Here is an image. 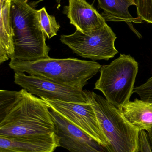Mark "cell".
<instances>
[{"label":"cell","mask_w":152,"mask_h":152,"mask_svg":"<svg viewBox=\"0 0 152 152\" xmlns=\"http://www.w3.org/2000/svg\"><path fill=\"white\" fill-rule=\"evenodd\" d=\"M12 0H1V5H3L6 2H11Z\"/></svg>","instance_id":"obj_19"},{"label":"cell","mask_w":152,"mask_h":152,"mask_svg":"<svg viewBox=\"0 0 152 152\" xmlns=\"http://www.w3.org/2000/svg\"><path fill=\"white\" fill-rule=\"evenodd\" d=\"M50 113L60 146L70 152H107L103 146L60 114L50 108Z\"/></svg>","instance_id":"obj_9"},{"label":"cell","mask_w":152,"mask_h":152,"mask_svg":"<svg viewBox=\"0 0 152 152\" xmlns=\"http://www.w3.org/2000/svg\"><path fill=\"white\" fill-rule=\"evenodd\" d=\"M11 2L1 5L0 16V63L13 58L14 54L13 29L10 18Z\"/></svg>","instance_id":"obj_14"},{"label":"cell","mask_w":152,"mask_h":152,"mask_svg":"<svg viewBox=\"0 0 152 152\" xmlns=\"http://www.w3.org/2000/svg\"><path fill=\"white\" fill-rule=\"evenodd\" d=\"M59 146L55 133L14 137L0 136V152H54Z\"/></svg>","instance_id":"obj_10"},{"label":"cell","mask_w":152,"mask_h":152,"mask_svg":"<svg viewBox=\"0 0 152 152\" xmlns=\"http://www.w3.org/2000/svg\"><path fill=\"white\" fill-rule=\"evenodd\" d=\"M133 93L137 94L141 100L152 104V77L144 84L134 87Z\"/></svg>","instance_id":"obj_17"},{"label":"cell","mask_w":152,"mask_h":152,"mask_svg":"<svg viewBox=\"0 0 152 152\" xmlns=\"http://www.w3.org/2000/svg\"><path fill=\"white\" fill-rule=\"evenodd\" d=\"M138 71L135 59L121 54L110 64L102 66L94 89L101 91L108 102L121 110L130 101Z\"/></svg>","instance_id":"obj_5"},{"label":"cell","mask_w":152,"mask_h":152,"mask_svg":"<svg viewBox=\"0 0 152 152\" xmlns=\"http://www.w3.org/2000/svg\"><path fill=\"white\" fill-rule=\"evenodd\" d=\"M116 34L106 25L100 29L83 33L76 30L69 35H62L60 40L74 53L82 58L108 61L118 51L115 48Z\"/></svg>","instance_id":"obj_6"},{"label":"cell","mask_w":152,"mask_h":152,"mask_svg":"<svg viewBox=\"0 0 152 152\" xmlns=\"http://www.w3.org/2000/svg\"><path fill=\"white\" fill-rule=\"evenodd\" d=\"M55 133L50 107L26 89L0 91V136L43 135Z\"/></svg>","instance_id":"obj_1"},{"label":"cell","mask_w":152,"mask_h":152,"mask_svg":"<svg viewBox=\"0 0 152 152\" xmlns=\"http://www.w3.org/2000/svg\"><path fill=\"white\" fill-rule=\"evenodd\" d=\"M64 12L70 24L83 33L100 29L107 24L101 14L86 0H69Z\"/></svg>","instance_id":"obj_11"},{"label":"cell","mask_w":152,"mask_h":152,"mask_svg":"<svg viewBox=\"0 0 152 152\" xmlns=\"http://www.w3.org/2000/svg\"><path fill=\"white\" fill-rule=\"evenodd\" d=\"M37 11L39 21L46 37L50 39L57 35L60 26L55 17L48 14L45 7Z\"/></svg>","instance_id":"obj_15"},{"label":"cell","mask_w":152,"mask_h":152,"mask_svg":"<svg viewBox=\"0 0 152 152\" xmlns=\"http://www.w3.org/2000/svg\"><path fill=\"white\" fill-rule=\"evenodd\" d=\"M9 66L14 73H27L30 75L81 88L100 71L102 66L93 61L50 57L29 61L12 59Z\"/></svg>","instance_id":"obj_3"},{"label":"cell","mask_w":152,"mask_h":152,"mask_svg":"<svg viewBox=\"0 0 152 152\" xmlns=\"http://www.w3.org/2000/svg\"><path fill=\"white\" fill-rule=\"evenodd\" d=\"M14 83L41 99L69 102L87 103L83 88L60 84L38 76L15 73Z\"/></svg>","instance_id":"obj_7"},{"label":"cell","mask_w":152,"mask_h":152,"mask_svg":"<svg viewBox=\"0 0 152 152\" xmlns=\"http://www.w3.org/2000/svg\"><path fill=\"white\" fill-rule=\"evenodd\" d=\"M10 18L14 46L12 59L29 61L50 57V48L46 42L47 37L40 24L37 10L29 5L27 0H12Z\"/></svg>","instance_id":"obj_2"},{"label":"cell","mask_w":152,"mask_h":152,"mask_svg":"<svg viewBox=\"0 0 152 152\" xmlns=\"http://www.w3.org/2000/svg\"><path fill=\"white\" fill-rule=\"evenodd\" d=\"M126 118L139 132L152 130V104L136 98L121 110Z\"/></svg>","instance_id":"obj_12"},{"label":"cell","mask_w":152,"mask_h":152,"mask_svg":"<svg viewBox=\"0 0 152 152\" xmlns=\"http://www.w3.org/2000/svg\"><path fill=\"white\" fill-rule=\"evenodd\" d=\"M140 152V151H139V152Z\"/></svg>","instance_id":"obj_21"},{"label":"cell","mask_w":152,"mask_h":152,"mask_svg":"<svg viewBox=\"0 0 152 152\" xmlns=\"http://www.w3.org/2000/svg\"><path fill=\"white\" fill-rule=\"evenodd\" d=\"M138 17L152 24V0H136Z\"/></svg>","instance_id":"obj_16"},{"label":"cell","mask_w":152,"mask_h":152,"mask_svg":"<svg viewBox=\"0 0 152 152\" xmlns=\"http://www.w3.org/2000/svg\"><path fill=\"white\" fill-rule=\"evenodd\" d=\"M61 1V0H56V2L59 4L60 3Z\"/></svg>","instance_id":"obj_20"},{"label":"cell","mask_w":152,"mask_h":152,"mask_svg":"<svg viewBox=\"0 0 152 152\" xmlns=\"http://www.w3.org/2000/svg\"><path fill=\"white\" fill-rule=\"evenodd\" d=\"M84 91L108 140L106 152L140 151V132L126 118L122 111L101 95L92 91Z\"/></svg>","instance_id":"obj_4"},{"label":"cell","mask_w":152,"mask_h":152,"mask_svg":"<svg viewBox=\"0 0 152 152\" xmlns=\"http://www.w3.org/2000/svg\"><path fill=\"white\" fill-rule=\"evenodd\" d=\"M98 8L103 10L101 14L106 21H125L142 23L143 20L139 17L134 18L129 11V7L136 5V0H97Z\"/></svg>","instance_id":"obj_13"},{"label":"cell","mask_w":152,"mask_h":152,"mask_svg":"<svg viewBox=\"0 0 152 152\" xmlns=\"http://www.w3.org/2000/svg\"><path fill=\"white\" fill-rule=\"evenodd\" d=\"M42 99L50 109L83 130L105 149L107 148L108 140L99 125L95 112L89 103H79Z\"/></svg>","instance_id":"obj_8"},{"label":"cell","mask_w":152,"mask_h":152,"mask_svg":"<svg viewBox=\"0 0 152 152\" xmlns=\"http://www.w3.org/2000/svg\"><path fill=\"white\" fill-rule=\"evenodd\" d=\"M147 139L149 142V145L151 148V151L152 152V130L149 132H147Z\"/></svg>","instance_id":"obj_18"}]
</instances>
